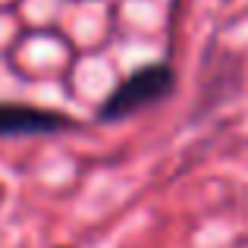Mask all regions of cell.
<instances>
[{"instance_id": "6da1fadb", "label": "cell", "mask_w": 248, "mask_h": 248, "mask_svg": "<svg viewBox=\"0 0 248 248\" xmlns=\"http://www.w3.org/2000/svg\"><path fill=\"white\" fill-rule=\"evenodd\" d=\"M176 88V69L170 63H141L135 73H129L126 79L116 85L104 104L97 107V123H123L129 116L141 113V110L154 107V104L167 101Z\"/></svg>"}, {"instance_id": "7a4b0ae2", "label": "cell", "mask_w": 248, "mask_h": 248, "mask_svg": "<svg viewBox=\"0 0 248 248\" xmlns=\"http://www.w3.org/2000/svg\"><path fill=\"white\" fill-rule=\"evenodd\" d=\"M79 129V120L73 113L35 104L0 101V139H22V135H60Z\"/></svg>"}, {"instance_id": "3957f363", "label": "cell", "mask_w": 248, "mask_h": 248, "mask_svg": "<svg viewBox=\"0 0 248 248\" xmlns=\"http://www.w3.org/2000/svg\"><path fill=\"white\" fill-rule=\"evenodd\" d=\"M60 248H69V245H60Z\"/></svg>"}]
</instances>
